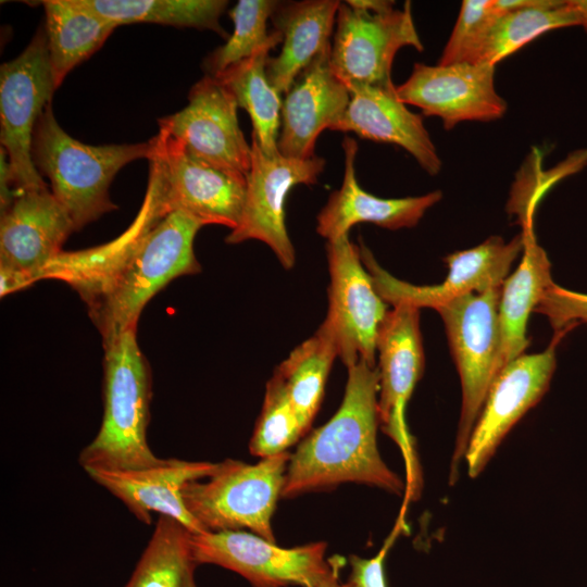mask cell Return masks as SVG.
<instances>
[{"label": "cell", "instance_id": "8fae6325", "mask_svg": "<svg viewBox=\"0 0 587 587\" xmlns=\"http://www.w3.org/2000/svg\"><path fill=\"white\" fill-rule=\"evenodd\" d=\"M195 562L214 564L245 577L254 587H310L332 569L326 544L282 548L246 530L191 534Z\"/></svg>", "mask_w": 587, "mask_h": 587}, {"label": "cell", "instance_id": "83f0119b", "mask_svg": "<svg viewBox=\"0 0 587 587\" xmlns=\"http://www.w3.org/2000/svg\"><path fill=\"white\" fill-rule=\"evenodd\" d=\"M338 347L325 323L292 350L275 370L283 379L290 402L307 433L320 409L325 384Z\"/></svg>", "mask_w": 587, "mask_h": 587}, {"label": "cell", "instance_id": "5b68a950", "mask_svg": "<svg viewBox=\"0 0 587 587\" xmlns=\"http://www.w3.org/2000/svg\"><path fill=\"white\" fill-rule=\"evenodd\" d=\"M291 453L262 458L255 464L226 459L203 482L183 488L185 505L204 532L245 530L275 542L271 526L282 496Z\"/></svg>", "mask_w": 587, "mask_h": 587}, {"label": "cell", "instance_id": "d6986e66", "mask_svg": "<svg viewBox=\"0 0 587 587\" xmlns=\"http://www.w3.org/2000/svg\"><path fill=\"white\" fill-rule=\"evenodd\" d=\"M330 48L319 54L285 93L277 140L284 157H315L317 137L326 128L333 130L348 108L350 92L332 67Z\"/></svg>", "mask_w": 587, "mask_h": 587}, {"label": "cell", "instance_id": "8d00e7d4", "mask_svg": "<svg viewBox=\"0 0 587 587\" xmlns=\"http://www.w3.org/2000/svg\"><path fill=\"white\" fill-rule=\"evenodd\" d=\"M346 2L353 9L372 13H380L392 10L395 3L394 1L387 0H350Z\"/></svg>", "mask_w": 587, "mask_h": 587}, {"label": "cell", "instance_id": "30bf717a", "mask_svg": "<svg viewBox=\"0 0 587 587\" xmlns=\"http://www.w3.org/2000/svg\"><path fill=\"white\" fill-rule=\"evenodd\" d=\"M321 157L300 160L266 155L251 137V166L240 221L225 241L240 243L255 239L267 245L280 264L289 270L295 265L294 245L285 223V201L297 185H315L325 168Z\"/></svg>", "mask_w": 587, "mask_h": 587}, {"label": "cell", "instance_id": "74e56055", "mask_svg": "<svg viewBox=\"0 0 587 587\" xmlns=\"http://www.w3.org/2000/svg\"><path fill=\"white\" fill-rule=\"evenodd\" d=\"M580 17V26L587 32V0H574Z\"/></svg>", "mask_w": 587, "mask_h": 587}, {"label": "cell", "instance_id": "7402d4cb", "mask_svg": "<svg viewBox=\"0 0 587 587\" xmlns=\"http://www.w3.org/2000/svg\"><path fill=\"white\" fill-rule=\"evenodd\" d=\"M345 172L340 188L334 190L317 214L316 232L327 241L348 235L360 223H372L396 230L413 227L425 212L442 198L440 190L423 196L384 199L363 190L355 176L357 141L345 136L342 140Z\"/></svg>", "mask_w": 587, "mask_h": 587}, {"label": "cell", "instance_id": "d4e9b609", "mask_svg": "<svg viewBox=\"0 0 587 587\" xmlns=\"http://www.w3.org/2000/svg\"><path fill=\"white\" fill-rule=\"evenodd\" d=\"M46 36L55 87L91 57L118 26L86 7L82 0H46Z\"/></svg>", "mask_w": 587, "mask_h": 587}, {"label": "cell", "instance_id": "f1b7e54d", "mask_svg": "<svg viewBox=\"0 0 587 587\" xmlns=\"http://www.w3.org/2000/svg\"><path fill=\"white\" fill-rule=\"evenodd\" d=\"M99 15L118 26L153 23L175 27L212 30L226 38L220 17L228 1L224 0H82Z\"/></svg>", "mask_w": 587, "mask_h": 587}, {"label": "cell", "instance_id": "52a82bcc", "mask_svg": "<svg viewBox=\"0 0 587 587\" xmlns=\"http://www.w3.org/2000/svg\"><path fill=\"white\" fill-rule=\"evenodd\" d=\"M55 90L46 30L41 26L25 50L0 67V141L8 153L16 196L48 189L34 164L32 143L35 125L51 104Z\"/></svg>", "mask_w": 587, "mask_h": 587}, {"label": "cell", "instance_id": "cb8c5ba5", "mask_svg": "<svg viewBox=\"0 0 587 587\" xmlns=\"http://www.w3.org/2000/svg\"><path fill=\"white\" fill-rule=\"evenodd\" d=\"M524 238L522 261L515 272L501 286L498 307L499 372L511 361L524 354L529 340L526 327L529 315L554 284L551 263L538 245L533 221L522 224Z\"/></svg>", "mask_w": 587, "mask_h": 587}, {"label": "cell", "instance_id": "ba28073f", "mask_svg": "<svg viewBox=\"0 0 587 587\" xmlns=\"http://www.w3.org/2000/svg\"><path fill=\"white\" fill-rule=\"evenodd\" d=\"M379 365L378 419L383 432L399 447L404 459V503L420 496L422 473L414 440L405 422V408L424 370L420 310L397 304L388 311L376 340Z\"/></svg>", "mask_w": 587, "mask_h": 587}, {"label": "cell", "instance_id": "5bb4252c", "mask_svg": "<svg viewBox=\"0 0 587 587\" xmlns=\"http://www.w3.org/2000/svg\"><path fill=\"white\" fill-rule=\"evenodd\" d=\"M567 332H555L542 352L522 354L497 374L464 454L470 477L482 473L510 429L546 394L557 365V347Z\"/></svg>", "mask_w": 587, "mask_h": 587}, {"label": "cell", "instance_id": "e0dca14e", "mask_svg": "<svg viewBox=\"0 0 587 587\" xmlns=\"http://www.w3.org/2000/svg\"><path fill=\"white\" fill-rule=\"evenodd\" d=\"M155 136L163 159L168 211H183L203 225L235 229L245 203L247 176L195 158L163 126L159 125Z\"/></svg>", "mask_w": 587, "mask_h": 587}, {"label": "cell", "instance_id": "1f68e13d", "mask_svg": "<svg viewBox=\"0 0 587 587\" xmlns=\"http://www.w3.org/2000/svg\"><path fill=\"white\" fill-rule=\"evenodd\" d=\"M305 432L290 402L285 384L274 372L249 442L250 452L262 458L287 451Z\"/></svg>", "mask_w": 587, "mask_h": 587}, {"label": "cell", "instance_id": "44dd1931", "mask_svg": "<svg viewBox=\"0 0 587 587\" xmlns=\"http://www.w3.org/2000/svg\"><path fill=\"white\" fill-rule=\"evenodd\" d=\"M347 87L350 101L333 130L351 132L363 139L399 146L429 175L440 172L442 162L422 116L410 111L396 90L363 84Z\"/></svg>", "mask_w": 587, "mask_h": 587}, {"label": "cell", "instance_id": "e575fe53", "mask_svg": "<svg viewBox=\"0 0 587 587\" xmlns=\"http://www.w3.org/2000/svg\"><path fill=\"white\" fill-rule=\"evenodd\" d=\"M403 525L404 514H400L391 535L375 557L363 559L358 555H351L349 559L351 573L348 580L355 587H387L384 561L395 539L401 529H403Z\"/></svg>", "mask_w": 587, "mask_h": 587}, {"label": "cell", "instance_id": "4316f807", "mask_svg": "<svg viewBox=\"0 0 587 587\" xmlns=\"http://www.w3.org/2000/svg\"><path fill=\"white\" fill-rule=\"evenodd\" d=\"M580 26L574 0H538L534 5L499 15L486 30L469 63L498 62L540 35L563 27Z\"/></svg>", "mask_w": 587, "mask_h": 587}, {"label": "cell", "instance_id": "d590c367", "mask_svg": "<svg viewBox=\"0 0 587 587\" xmlns=\"http://www.w3.org/2000/svg\"><path fill=\"white\" fill-rule=\"evenodd\" d=\"M341 566L342 559L333 557L330 571L321 580L310 587H355L350 580L346 583L340 580L339 571Z\"/></svg>", "mask_w": 587, "mask_h": 587}, {"label": "cell", "instance_id": "ac0fdd59", "mask_svg": "<svg viewBox=\"0 0 587 587\" xmlns=\"http://www.w3.org/2000/svg\"><path fill=\"white\" fill-rule=\"evenodd\" d=\"M75 226L48 189L18 195L1 211L0 271L17 275L25 286L41 279Z\"/></svg>", "mask_w": 587, "mask_h": 587}, {"label": "cell", "instance_id": "4fadbf2b", "mask_svg": "<svg viewBox=\"0 0 587 587\" xmlns=\"http://www.w3.org/2000/svg\"><path fill=\"white\" fill-rule=\"evenodd\" d=\"M523 234L505 242L492 236L480 245L457 251L445 258L448 274L438 285L417 286L400 280L385 271L366 246L361 243L362 262L370 273L375 289L386 303L408 304L416 309L436 311L445 304L469 294L484 292L502 285L510 267L523 251Z\"/></svg>", "mask_w": 587, "mask_h": 587}, {"label": "cell", "instance_id": "6da1fadb", "mask_svg": "<svg viewBox=\"0 0 587 587\" xmlns=\"http://www.w3.org/2000/svg\"><path fill=\"white\" fill-rule=\"evenodd\" d=\"M203 224L183 212H168L163 176L149 172L141 208L116 239L72 252L64 280L88 305L102 342L136 328L147 302L182 275L201 271L193 239Z\"/></svg>", "mask_w": 587, "mask_h": 587}, {"label": "cell", "instance_id": "603a6c76", "mask_svg": "<svg viewBox=\"0 0 587 587\" xmlns=\"http://www.w3.org/2000/svg\"><path fill=\"white\" fill-rule=\"evenodd\" d=\"M339 4L338 0L279 2L271 22L274 30L280 33L283 46L266 62V76L279 93H286L298 75L332 47Z\"/></svg>", "mask_w": 587, "mask_h": 587}, {"label": "cell", "instance_id": "7a4b0ae2", "mask_svg": "<svg viewBox=\"0 0 587 587\" xmlns=\"http://www.w3.org/2000/svg\"><path fill=\"white\" fill-rule=\"evenodd\" d=\"M378 391L376 366L360 360L348 367L338 411L310 433L290 455L282 497L291 498L347 482L376 486L397 495L405 489L377 449Z\"/></svg>", "mask_w": 587, "mask_h": 587}, {"label": "cell", "instance_id": "3957f363", "mask_svg": "<svg viewBox=\"0 0 587 587\" xmlns=\"http://www.w3.org/2000/svg\"><path fill=\"white\" fill-rule=\"evenodd\" d=\"M103 416L78 462L91 470H138L161 461L147 440L152 380L136 328L103 345Z\"/></svg>", "mask_w": 587, "mask_h": 587}, {"label": "cell", "instance_id": "277c9868", "mask_svg": "<svg viewBox=\"0 0 587 587\" xmlns=\"http://www.w3.org/2000/svg\"><path fill=\"white\" fill-rule=\"evenodd\" d=\"M155 139L140 143L90 146L71 137L57 122L51 104L37 121L32 157L48 177L51 192L66 210L75 230L116 209L109 188L118 171L138 159H150Z\"/></svg>", "mask_w": 587, "mask_h": 587}, {"label": "cell", "instance_id": "9c48e42d", "mask_svg": "<svg viewBox=\"0 0 587 587\" xmlns=\"http://www.w3.org/2000/svg\"><path fill=\"white\" fill-rule=\"evenodd\" d=\"M423 51L410 1L402 10L372 13L341 2L330 48V64L346 85L363 84L396 90L391 67L403 47Z\"/></svg>", "mask_w": 587, "mask_h": 587}, {"label": "cell", "instance_id": "d6a6232c", "mask_svg": "<svg viewBox=\"0 0 587 587\" xmlns=\"http://www.w3.org/2000/svg\"><path fill=\"white\" fill-rule=\"evenodd\" d=\"M498 16L494 0H464L438 64L469 62L486 30Z\"/></svg>", "mask_w": 587, "mask_h": 587}, {"label": "cell", "instance_id": "f546056e", "mask_svg": "<svg viewBox=\"0 0 587 587\" xmlns=\"http://www.w3.org/2000/svg\"><path fill=\"white\" fill-rule=\"evenodd\" d=\"M191 534L178 521L159 515L152 536L124 587H185L197 566Z\"/></svg>", "mask_w": 587, "mask_h": 587}, {"label": "cell", "instance_id": "ffe728a7", "mask_svg": "<svg viewBox=\"0 0 587 587\" xmlns=\"http://www.w3.org/2000/svg\"><path fill=\"white\" fill-rule=\"evenodd\" d=\"M217 463L161 459L155 465L138 470H91L86 472L107 489L143 524L152 523V514L172 517L191 533H203L201 525L187 510L183 488L190 482L211 476Z\"/></svg>", "mask_w": 587, "mask_h": 587}, {"label": "cell", "instance_id": "8992f818", "mask_svg": "<svg viewBox=\"0 0 587 587\" xmlns=\"http://www.w3.org/2000/svg\"><path fill=\"white\" fill-rule=\"evenodd\" d=\"M501 286L479 294L465 295L437 310L445 324L462 387L451 482L455 478L454 472L464 458L488 390L499 373L498 307Z\"/></svg>", "mask_w": 587, "mask_h": 587}, {"label": "cell", "instance_id": "836d02e7", "mask_svg": "<svg viewBox=\"0 0 587 587\" xmlns=\"http://www.w3.org/2000/svg\"><path fill=\"white\" fill-rule=\"evenodd\" d=\"M535 312L546 315L554 332L571 330L579 324H587V294L553 284L545 292Z\"/></svg>", "mask_w": 587, "mask_h": 587}, {"label": "cell", "instance_id": "4dcf8cb0", "mask_svg": "<svg viewBox=\"0 0 587 587\" xmlns=\"http://www.w3.org/2000/svg\"><path fill=\"white\" fill-rule=\"evenodd\" d=\"M280 1L239 0L229 11L234 32L226 42L215 49L204 61L208 75L214 76L243 61L274 40L278 32H267V22Z\"/></svg>", "mask_w": 587, "mask_h": 587}, {"label": "cell", "instance_id": "9a60e30c", "mask_svg": "<svg viewBox=\"0 0 587 587\" xmlns=\"http://www.w3.org/2000/svg\"><path fill=\"white\" fill-rule=\"evenodd\" d=\"M238 105L215 77L205 74L188 93V104L159 120L195 158L229 172L248 175L251 143L239 126Z\"/></svg>", "mask_w": 587, "mask_h": 587}, {"label": "cell", "instance_id": "2e32d148", "mask_svg": "<svg viewBox=\"0 0 587 587\" xmlns=\"http://www.w3.org/2000/svg\"><path fill=\"white\" fill-rule=\"evenodd\" d=\"M495 67L469 62L415 63L409 78L396 87V95L424 115L439 117L446 129L464 121H494L507 111L505 100L495 88Z\"/></svg>", "mask_w": 587, "mask_h": 587}, {"label": "cell", "instance_id": "484cf974", "mask_svg": "<svg viewBox=\"0 0 587 587\" xmlns=\"http://www.w3.org/2000/svg\"><path fill=\"white\" fill-rule=\"evenodd\" d=\"M282 40L278 33L253 55L213 76L233 95L238 108L248 112L253 126L251 137L270 157L278 153L283 99L266 76V62L270 51Z\"/></svg>", "mask_w": 587, "mask_h": 587}, {"label": "cell", "instance_id": "7c38bea8", "mask_svg": "<svg viewBox=\"0 0 587 587\" xmlns=\"http://www.w3.org/2000/svg\"><path fill=\"white\" fill-rule=\"evenodd\" d=\"M330 283L325 323L338 347V357L349 367L362 360L375 366L379 327L389 310L363 266L360 247L348 235L327 241Z\"/></svg>", "mask_w": 587, "mask_h": 587}, {"label": "cell", "instance_id": "f35d334b", "mask_svg": "<svg viewBox=\"0 0 587 587\" xmlns=\"http://www.w3.org/2000/svg\"><path fill=\"white\" fill-rule=\"evenodd\" d=\"M185 587H198V585L196 584V580H195V574L189 576V578L187 579V582L185 584Z\"/></svg>", "mask_w": 587, "mask_h": 587}]
</instances>
